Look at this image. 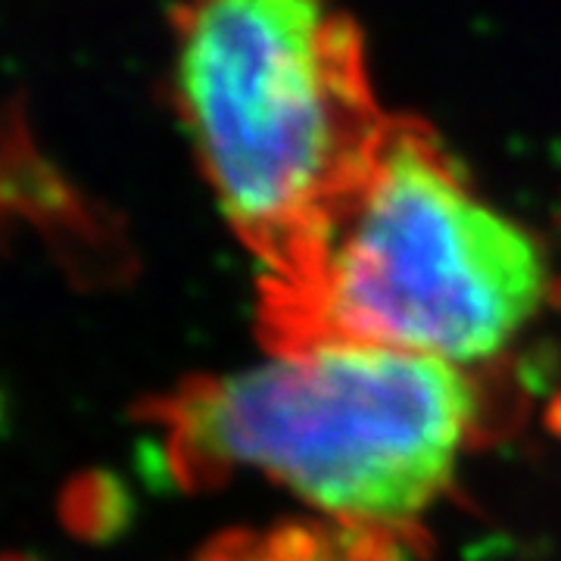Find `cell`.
Listing matches in <instances>:
<instances>
[{
    "label": "cell",
    "mask_w": 561,
    "mask_h": 561,
    "mask_svg": "<svg viewBox=\"0 0 561 561\" xmlns=\"http://www.w3.org/2000/svg\"><path fill=\"white\" fill-rule=\"evenodd\" d=\"M175 483L260 471L324 522L405 540L440 500L481 424L453 362L316 343L231 375H201L147 405Z\"/></svg>",
    "instance_id": "2"
},
{
    "label": "cell",
    "mask_w": 561,
    "mask_h": 561,
    "mask_svg": "<svg viewBox=\"0 0 561 561\" xmlns=\"http://www.w3.org/2000/svg\"><path fill=\"white\" fill-rule=\"evenodd\" d=\"M549 294L530 231L468 187L424 122L397 119L309 297L265 343H365L465 368L505 350Z\"/></svg>",
    "instance_id": "3"
},
{
    "label": "cell",
    "mask_w": 561,
    "mask_h": 561,
    "mask_svg": "<svg viewBox=\"0 0 561 561\" xmlns=\"http://www.w3.org/2000/svg\"><path fill=\"white\" fill-rule=\"evenodd\" d=\"M405 540L331 522L231 530L194 561H402Z\"/></svg>",
    "instance_id": "4"
},
{
    "label": "cell",
    "mask_w": 561,
    "mask_h": 561,
    "mask_svg": "<svg viewBox=\"0 0 561 561\" xmlns=\"http://www.w3.org/2000/svg\"><path fill=\"white\" fill-rule=\"evenodd\" d=\"M7 561H32V559H20V556H10V559Z\"/></svg>",
    "instance_id": "5"
},
{
    "label": "cell",
    "mask_w": 561,
    "mask_h": 561,
    "mask_svg": "<svg viewBox=\"0 0 561 561\" xmlns=\"http://www.w3.org/2000/svg\"><path fill=\"white\" fill-rule=\"evenodd\" d=\"M175 88L221 213L260 262L268 341L309 297L397 116L378 103L359 25L331 0H184Z\"/></svg>",
    "instance_id": "1"
}]
</instances>
